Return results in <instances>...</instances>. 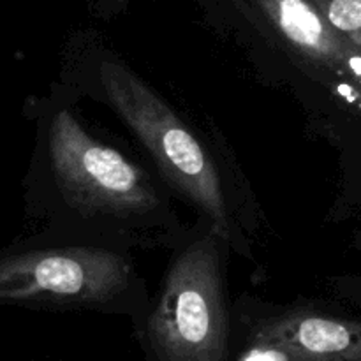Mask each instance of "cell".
<instances>
[{
	"mask_svg": "<svg viewBox=\"0 0 361 361\" xmlns=\"http://www.w3.org/2000/svg\"><path fill=\"white\" fill-rule=\"evenodd\" d=\"M97 81L106 101L150 154L166 182L210 221L212 233L229 238L224 183L196 133L118 60H99Z\"/></svg>",
	"mask_w": 361,
	"mask_h": 361,
	"instance_id": "1",
	"label": "cell"
},
{
	"mask_svg": "<svg viewBox=\"0 0 361 361\" xmlns=\"http://www.w3.org/2000/svg\"><path fill=\"white\" fill-rule=\"evenodd\" d=\"M219 235L189 243L166 271L147 338L157 361H226L228 309Z\"/></svg>",
	"mask_w": 361,
	"mask_h": 361,
	"instance_id": "2",
	"label": "cell"
},
{
	"mask_svg": "<svg viewBox=\"0 0 361 361\" xmlns=\"http://www.w3.org/2000/svg\"><path fill=\"white\" fill-rule=\"evenodd\" d=\"M48 157L59 190L87 217L143 222L166 208L143 169L95 140L66 109L49 123Z\"/></svg>",
	"mask_w": 361,
	"mask_h": 361,
	"instance_id": "3",
	"label": "cell"
},
{
	"mask_svg": "<svg viewBox=\"0 0 361 361\" xmlns=\"http://www.w3.org/2000/svg\"><path fill=\"white\" fill-rule=\"evenodd\" d=\"M134 281L123 254L101 247L32 250L0 261V300L108 307Z\"/></svg>",
	"mask_w": 361,
	"mask_h": 361,
	"instance_id": "4",
	"label": "cell"
},
{
	"mask_svg": "<svg viewBox=\"0 0 361 361\" xmlns=\"http://www.w3.org/2000/svg\"><path fill=\"white\" fill-rule=\"evenodd\" d=\"M274 28L316 66L348 69L361 78V48L335 30L316 0H228Z\"/></svg>",
	"mask_w": 361,
	"mask_h": 361,
	"instance_id": "5",
	"label": "cell"
},
{
	"mask_svg": "<svg viewBox=\"0 0 361 361\" xmlns=\"http://www.w3.org/2000/svg\"><path fill=\"white\" fill-rule=\"evenodd\" d=\"M254 338L282 345L295 361H361V321L314 310L271 317Z\"/></svg>",
	"mask_w": 361,
	"mask_h": 361,
	"instance_id": "6",
	"label": "cell"
},
{
	"mask_svg": "<svg viewBox=\"0 0 361 361\" xmlns=\"http://www.w3.org/2000/svg\"><path fill=\"white\" fill-rule=\"evenodd\" d=\"M331 27L361 48V0H316Z\"/></svg>",
	"mask_w": 361,
	"mask_h": 361,
	"instance_id": "7",
	"label": "cell"
},
{
	"mask_svg": "<svg viewBox=\"0 0 361 361\" xmlns=\"http://www.w3.org/2000/svg\"><path fill=\"white\" fill-rule=\"evenodd\" d=\"M242 361H295L293 356L286 351L282 345L274 344V342L259 341L254 338L249 351L243 355Z\"/></svg>",
	"mask_w": 361,
	"mask_h": 361,
	"instance_id": "8",
	"label": "cell"
},
{
	"mask_svg": "<svg viewBox=\"0 0 361 361\" xmlns=\"http://www.w3.org/2000/svg\"><path fill=\"white\" fill-rule=\"evenodd\" d=\"M90 2V6L94 7V9H97L99 13H115V11L122 9L123 6H126L129 0H88Z\"/></svg>",
	"mask_w": 361,
	"mask_h": 361,
	"instance_id": "9",
	"label": "cell"
}]
</instances>
